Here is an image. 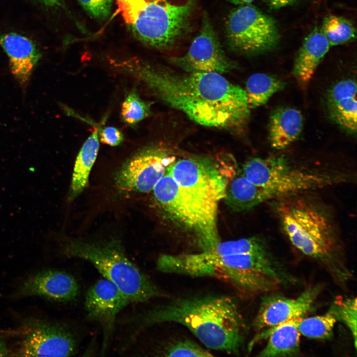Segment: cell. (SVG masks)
Returning a JSON list of instances; mask_svg holds the SVG:
<instances>
[{
  "label": "cell",
  "mask_w": 357,
  "mask_h": 357,
  "mask_svg": "<svg viewBox=\"0 0 357 357\" xmlns=\"http://www.w3.org/2000/svg\"><path fill=\"white\" fill-rule=\"evenodd\" d=\"M114 67L141 82L167 105L203 126L245 127L250 116L244 89L216 72L178 73L136 57L117 59Z\"/></svg>",
  "instance_id": "1"
},
{
  "label": "cell",
  "mask_w": 357,
  "mask_h": 357,
  "mask_svg": "<svg viewBox=\"0 0 357 357\" xmlns=\"http://www.w3.org/2000/svg\"><path fill=\"white\" fill-rule=\"evenodd\" d=\"M156 268L164 273L216 278L247 295L268 293L296 280L272 254L243 253L233 240H219L198 253L162 254Z\"/></svg>",
  "instance_id": "2"
},
{
  "label": "cell",
  "mask_w": 357,
  "mask_h": 357,
  "mask_svg": "<svg viewBox=\"0 0 357 357\" xmlns=\"http://www.w3.org/2000/svg\"><path fill=\"white\" fill-rule=\"evenodd\" d=\"M128 322L135 333L158 324L178 323L208 348L230 355H239L245 340L246 325L238 303L227 295L177 298L132 316Z\"/></svg>",
  "instance_id": "3"
},
{
  "label": "cell",
  "mask_w": 357,
  "mask_h": 357,
  "mask_svg": "<svg viewBox=\"0 0 357 357\" xmlns=\"http://www.w3.org/2000/svg\"><path fill=\"white\" fill-rule=\"evenodd\" d=\"M278 207L282 229L292 245L305 255L320 263L337 281L352 277L342 255L333 222L321 207L309 200L286 198Z\"/></svg>",
  "instance_id": "4"
},
{
  "label": "cell",
  "mask_w": 357,
  "mask_h": 357,
  "mask_svg": "<svg viewBox=\"0 0 357 357\" xmlns=\"http://www.w3.org/2000/svg\"><path fill=\"white\" fill-rule=\"evenodd\" d=\"M65 252L70 257L90 262L104 278L114 283L130 303L144 302L166 296L127 257L119 241H71Z\"/></svg>",
  "instance_id": "5"
},
{
  "label": "cell",
  "mask_w": 357,
  "mask_h": 357,
  "mask_svg": "<svg viewBox=\"0 0 357 357\" xmlns=\"http://www.w3.org/2000/svg\"><path fill=\"white\" fill-rule=\"evenodd\" d=\"M242 174L275 198H284L341 182L340 175L292 165L283 156L256 157L242 166Z\"/></svg>",
  "instance_id": "6"
},
{
  "label": "cell",
  "mask_w": 357,
  "mask_h": 357,
  "mask_svg": "<svg viewBox=\"0 0 357 357\" xmlns=\"http://www.w3.org/2000/svg\"><path fill=\"white\" fill-rule=\"evenodd\" d=\"M196 0H162L146 4L127 21L134 37L158 50L173 46L186 32Z\"/></svg>",
  "instance_id": "7"
},
{
  "label": "cell",
  "mask_w": 357,
  "mask_h": 357,
  "mask_svg": "<svg viewBox=\"0 0 357 357\" xmlns=\"http://www.w3.org/2000/svg\"><path fill=\"white\" fill-rule=\"evenodd\" d=\"M182 190L213 221L216 222L219 201L228 185L219 165L207 157L174 161L166 169Z\"/></svg>",
  "instance_id": "8"
},
{
  "label": "cell",
  "mask_w": 357,
  "mask_h": 357,
  "mask_svg": "<svg viewBox=\"0 0 357 357\" xmlns=\"http://www.w3.org/2000/svg\"><path fill=\"white\" fill-rule=\"evenodd\" d=\"M225 36L231 50L246 55L270 51L279 41L275 20L249 4L231 11L225 22Z\"/></svg>",
  "instance_id": "9"
},
{
  "label": "cell",
  "mask_w": 357,
  "mask_h": 357,
  "mask_svg": "<svg viewBox=\"0 0 357 357\" xmlns=\"http://www.w3.org/2000/svg\"><path fill=\"white\" fill-rule=\"evenodd\" d=\"M152 190L157 202L171 218L198 234L199 246L211 245L220 240L216 222L182 190L166 170Z\"/></svg>",
  "instance_id": "10"
},
{
  "label": "cell",
  "mask_w": 357,
  "mask_h": 357,
  "mask_svg": "<svg viewBox=\"0 0 357 357\" xmlns=\"http://www.w3.org/2000/svg\"><path fill=\"white\" fill-rule=\"evenodd\" d=\"M176 160L163 147L151 145L132 156L116 178L118 188L122 191L149 192L164 175L167 168Z\"/></svg>",
  "instance_id": "11"
},
{
  "label": "cell",
  "mask_w": 357,
  "mask_h": 357,
  "mask_svg": "<svg viewBox=\"0 0 357 357\" xmlns=\"http://www.w3.org/2000/svg\"><path fill=\"white\" fill-rule=\"evenodd\" d=\"M172 62L187 72L227 73L236 67L226 54L207 14L203 15L199 32L187 53L174 58Z\"/></svg>",
  "instance_id": "12"
},
{
  "label": "cell",
  "mask_w": 357,
  "mask_h": 357,
  "mask_svg": "<svg viewBox=\"0 0 357 357\" xmlns=\"http://www.w3.org/2000/svg\"><path fill=\"white\" fill-rule=\"evenodd\" d=\"M77 342L64 326L40 320L29 321L23 328L15 355L68 357L74 355Z\"/></svg>",
  "instance_id": "13"
},
{
  "label": "cell",
  "mask_w": 357,
  "mask_h": 357,
  "mask_svg": "<svg viewBox=\"0 0 357 357\" xmlns=\"http://www.w3.org/2000/svg\"><path fill=\"white\" fill-rule=\"evenodd\" d=\"M130 302L119 288L104 278L88 290L84 307L89 319L98 322L103 332L102 353H104L112 337L118 314Z\"/></svg>",
  "instance_id": "14"
},
{
  "label": "cell",
  "mask_w": 357,
  "mask_h": 357,
  "mask_svg": "<svg viewBox=\"0 0 357 357\" xmlns=\"http://www.w3.org/2000/svg\"><path fill=\"white\" fill-rule=\"evenodd\" d=\"M320 290V286L310 287L295 298L278 294L265 295L253 321V328L260 332L293 318L304 316L312 308Z\"/></svg>",
  "instance_id": "15"
},
{
  "label": "cell",
  "mask_w": 357,
  "mask_h": 357,
  "mask_svg": "<svg viewBox=\"0 0 357 357\" xmlns=\"http://www.w3.org/2000/svg\"><path fill=\"white\" fill-rule=\"evenodd\" d=\"M79 286L71 275L59 270H45L27 278L16 290L13 298L39 296L59 302L74 299Z\"/></svg>",
  "instance_id": "16"
},
{
  "label": "cell",
  "mask_w": 357,
  "mask_h": 357,
  "mask_svg": "<svg viewBox=\"0 0 357 357\" xmlns=\"http://www.w3.org/2000/svg\"><path fill=\"white\" fill-rule=\"evenodd\" d=\"M0 46L9 59L12 74L25 88L41 58L39 50L30 39L12 32L0 34Z\"/></svg>",
  "instance_id": "17"
},
{
  "label": "cell",
  "mask_w": 357,
  "mask_h": 357,
  "mask_svg": "<svg viewBox=\"0 0 357 357\" xmlns=\"http://www.w3.org/2000/svg\"><path fill=\"white\" fill-rule=\"evenodd\" d=\"M304 316L293 318L275 327L260 331L249 343L248 350L266 337L268 341L258 357H294L300 354V333L298 325Z\"/></svg>",
  "instance_id": "18"
},
{
  "label": "cell",
  "mask_w": 357,
  "mask_h": 357,
  "mask_svg": "<svg viewBox=\"0 0 357 357\" xmlns=\"http://www.w3.org/2000/svg\"><path fill=\"white\" fill-rule=\"evenodd\" d=\"M357 84L352 79L336 83L328 91L326 105L331 118L350 133L357 131Z\"/></svg>",
  "instance_id": "19"
},
{
  "label": "cell",
  "mask_w": 357,
  "mask_h": 357,
  "mask_svg": "<svg viewBox=\"0 0 357 357\" xmlns=\"http://www.w3.org/2000/svg\"><path fill=\"white\" fill-rule=\"evenodd\" d=\"M330 46L320 28L315 27L304 39L295 58L292 73L298 84L305 87Z\"/></svg>",
  "instance_id": "20"
},
{
  "label": "cell",
  "mask_w": 357,
  "mask_h": 357,
  "mask_svg": "<svg viewBox=\"0 0 357 357\" xmlns=\"http://www.w3.org/2000/svg\"><path fill=\"white\" fill-rule=\"evenodd\" d=\"M302 127L303 117L299 110L288 107L275 109L268 125L271 146L277 150L286 148L297 139Z\"/></svg>",
  "instance_id": "21"
},
{
  "label": "cell",
  "mask_w": 357,
  "mask_h": 357,
  "mask_svg": "<svg viewBox=\"0 0 357 357\" xmlns=\"http://www.w3.org/2000/svg\"><path fill=\"white\" fill-rule=\"evenodd\" d=\"M224 198L227 206L235 212L251 209L273 199L270 193L250 182L242 174L235 176L227 185Z\"/></svg>",
  "instance_id": "22"
},
{
  "label": "cell",
  "mask_w": 357,
  "mask_h": 357,
  "mask_svg": "<svg viewBox=\"0 0 357 357\" xmlns=\"http://www.w3.org/2000/svg\"><path fill=\"white\" fill-rule=\"evenodd\" d=\"M98 131H94L86 140L76 157L70 186V198L77 197L87 186L91 170L96 159L99 148Z\"/></svg>",
  "instance_id": "23"
},
{
  "label": "cell",
  "mask_w": 357,
  "mask_h": 357,
  "mask_svg": "<svg viewBox=\"0 0 357 357\" xmlns=\"http://www.w3.org/2000/svg\"><path fill=\"white\" fill-rule=\"evenodd\" d=\"M286 83L273 76L257 73L248 77L244 89L250 109L262 106L275 93L283 90Z\"/></svg>",
  "instance_id": "24"
},
{
  "label": "cell",
  "mask_w": 357,
  "mask_h": 357,
  "mask_svg": "<svg viewBox=\"0 0 357 357\" xmlns=\"http://www.w3.org/2000/svg\"><path fill=\"white\" fill-rule=\"evenodd\" d=\"M320 29L330 47L347 43L356 37V28L350 20L333 14L324 17Z\"/></svg>",
  "instance_id": "25"
},
{
  "label": "cell",
  "mask_w": 357,
  "mask_h": 357,
  "mask_svg": "<svg viewBox=\"0 0 357 357\" xmlns=\"http://www.w3.org/2000/svg\"><path fill=\"white\" fill-rule=\"evenodd\" d=\"M336 322L333 315L328 310L322 315L302 317L299 322L298 328L300 334L306 337L329 339L333 336Z\"/></svg>",
  "instance_id": "26"
},
{
  "label": "cell",
  "mask_w": 357,
  "mask_h": 357,
  "mask_svg": "<svg viewBox=\"0 0 357 357\" xmlns=\"http://www.w3.org/2000/svg\"><path fill=\"white\" fill-rule=\"evenodd\" d=\"M151 103L143 100L136 88L126 95L122 104L120 116L127 125L134 127L151 114Z\"/></svg>",
  "instance_id": "27"
},
{
  "label": "cell",
  "mask_w": 357,
  "mask_h": 357,
  "mask_svg": "<svg viewBox=\"0 0 357 357\" xmlns=\"http://www.w3.org/2000/svg\"><path fill=\"white\" fill-rule=\"evenodd\" d=\"M357 298L337 297L332 302L328 311L337 321L344 324L350 330L354 346L357 349Z\"/></svg>",
  "instance_id": "28"
},
{
  "label": "cell",
  "mask_w": 357,
  "mask_h": 357,
  "mask_svg": "<svg viewBox=\"0 0 357 357\" xmlns=\"http://www.w3.org/2000/svg\"><path fill=\"white\" fill-rule=\"evenodd\" d=\"M163 353L164 356L167 357L213 356L207 350L187 339L179 340L170 344L165 349Z\"/></svg>",
  "instance_id": "29"
},
{
  "label": "cell",
  "mask_w": 357,
  "mask_h": 357,
  "mask_svg": "<svg viewBox=\"0 0 357 357\" xmlns=\"http://www.w3.org/2000/svg\"><path fill=\"white\" fill-rule=\"evenodd\" d=\"M77 0L87 13L96 20H106L112 13L113 0Z\"/></svg>",
  "instance_id": "30"
},
{
  "label": "cell",
  "mask_w": 357,
  "mask_h": 357,
  "mask_svg": "<svg viewBox=\"0 0 357 357\" xmlns=\"http://www.w3.org/2000/svg\"><path fill=\"white\" fill-rule=\"evenodd\" d=\"M121 16L127 21L144 5L162 0H115Z\"/></svg>",
  "instance_id": "31"
},
{
  "label": "cell",
  "mask_w": 357,
  "mask_h": 357,
  "mask_svg": "<svg viewBox=\"0 0 357 357\" xmlns=\"http://www.w3.org/2000/svg\"><path fill=\"white\" fill-rule=\"evenodd\" d=\"M99 139L104 144L116 146L121 144L124 139L123 134L118 128L108 126L98 130Z\"/></svg>",
  "instance_id": "32"
},
{
  "label": "cell",
  "mask_w": 357,
  "mask_h": 357,
  "mask_svg": "<svg viewBox=\"0 0 357 357\" xmlns=\"http://www.w3.org/2000/svg\"><path fill=\"white\" fill-rule=\"evenodd\" d=\"M297 0H265L272 9H279L293 4Z\"/></svg>",
  "instance_id": "33"
},
{
  "label": "cell",
  "mask_w": 357,
  "mask_h": 357,
  "mask_svg": "<svg viewBox=\"0 0 357 357\" xmlns=\"http://www.w3.org/2000/svg\"><path fill=\"white\" fill-rule=\"evenodd\" d=\"M45 6L53 9H65L64 0H38Z\"/></svg>",
  "instance_id": "34"
},
{
  "label": "cell",
  "mask_w": 357,
  "mask_h": 357,
  "mask_svg": "<svg viewBox=\"0 0 357 357\" xmlns=\"http://www.w3.org/2000/svg\"><path fill=\"white\" fill-rule=\"evenodd\" d=\"M8 351L5 342L0 337V357L7 356Z\"/></svg>",
  "instance_id": "35"
},
{
  "label": "cell",
  "mask_w": 357,
  "mask_h": 357,
  "mask_svg": "<svg viewBox=\"0 0 357 357\" xmlns=\"http://www.w3.org/2000/svg\"><path fill=\"white\" fill-rule=\"evenodd\" d=\"M227 1L237 5L250 4L255 0H227Z\"/></svg>",
  "instance_id": "36"
}]
</instances>
